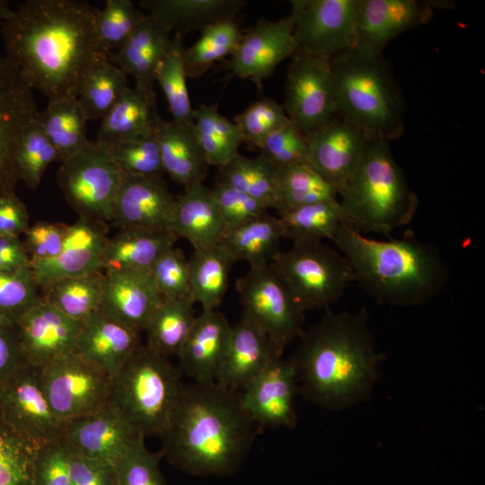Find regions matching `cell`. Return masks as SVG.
<instances>
[{"mask_svg":"<svg viewBox=\"0 0 485 485\" xmlns=\"http://www.w3.org/2000/svg\"><path fill=\"white\" fill-rule=\"evenodd\" d=\"M97 9L76 0H28L2 23L5 58L49 101L77 98L93 66L108 57L94 32Z\"/></svg>","mask_w":485,"mask_h":485,"instance_id":"1","label":"cell"},{"mask_svg":"<svg viewBox=\"0 0 485 485\" xmlns=\"http://www.w3.org/2000/svg\"><path fill=\"white\" fill-rule=\"evenodd\" d=\"M292 358L298 394L330 410L366 401L380 375L378 351L366 311L333 312L303 330Z\"/></svg>","mask_w":485,"mask_h":485,"instance_id":"2","label":"cell"},{"mask_svg":"<svg viewBox=\"0 0 485 485\" xmlns=\"http://www.w3.org/2000/svg\"><path fill=\"white\" fill-rule=\"evenodd\" d=\"M256 424L240 392L214 383L185 385L159 451L176 469L194 476L223 477L237 472L248 455Z\"/></svg>","mask_w":485,"mask_h":485,"instance_id":"3","label":"cell"},{"mask_svg":"<svg viewBox=\"0 0 485 485\" xmlns=\"http://www.w3.org/2000/svg\"><path fill=\"white\" fill-rule=\"evenodd\" d=\"M331 241L348 262L354 282L381 304H426L448 281V266L438 248L410 232L399 239L377 240L342 224Z\"/></svg>","mask_w":485,"mask_h":485,"instance_id":"4","label":"cell"},{"mask_svg":"<svg viewBox=\"0 0 485 485\" xmlns=\"http://www.w3.org/2000/svg\"><path fill=\"white\" fill-rule=\"evenodd\" d=\"M337 114L367 139L385 141L403 133L405 103L382 53L353 48L331 58Z\"/></svg>","mask_w":485,"mask_h":485,"instance_id":"5","label":"cell"},{"mask_svg":"<svg viewBox=\"0 0 485 485\" xmlns=\"http://www.w3.org/2000/svg\"><path fill=\"white\" fill-rule=\"evenodd\" d=\"M338 194L344 225L363 234L388 236L409 225L419 207L389 142L382 139L367 140L361 163Z\"/></svg>","mask_w":485,"mask_h":485,"instance_id":"6","label":"cell"},{"mask_svg":"<svg viewBox=\"0 0 485 485\" xmlns=\"http://www.w3.org/2000/svg\"><path fill=\"white\" fill-rule=\"evenodd\" d=\"M182 372L146 344L112 376L110 402L145 437L165 433L185 384Z\"/></svg>","mask_w":485,"mask_h":485,"instance_id":"7","label":"cell"},{"mask_svg":"<svg viewBox=\"0 0 485 485\" xmlns=\"http://www.w3.org/2000/svg\"><path fill=\"white\" fill-rule=\"evenodd\" d=\"M291 289L303 309L330 308L354 282L345 257L323 242L293 243L269 264Z\"/></svg>","mask_w":485,"mask_h":485,"instance_id":"8","label":"cell"},{"mask_svg":"<svg viewBox=\"0 0 485 485\" xmlns=\"http://www.w3.org/2000/svg\"><path fill=\"white\" fill-rule=\"evenodd\" d=\"M242 318L262 330L282 356L303 331L305 311L278 274L267 265L250 268L236 282Z\"/></svg>","mask_w":485,"mask_h":485,"instance_id":"9","label":"cell"},{"mask_svg":"<svg viewBox=\"0 0 485 485\" xmlns=\"http://www.w3.org/2000/svg\"><path fill=\"white\" fill-rule=\"evenodd\" d=\"M123 172L108 146L98 140L87 144L61 162L57 180L66 201L79 216L111 220L115 197Z\"/></svg>","mask_w":485,"mask_h":485,"instance_id":"10","label":"cell"},{"mask_svg":"<svg viewBox=\"0 0 485 485\" xmlns=\"http://www.w3.org/2000/svg\"><path fill=\"white\" fill-rule=\"evenodd\" d=\"M39 375L52 410L63 423L110 401L112 377L76 352L40 368Z\"/></svg>","mask_w":485,"mask_h":485,"instance_id":"11","label":"cell"},{"mask_svg":"<svg viewBox=\"0 0 485 485\" xmlns=\"http://www.w3.org/2000/svg\"><path fill=\"white\" fill-rule=\"evenodd\" d=\"M287 73V116L304 134L337 115L331 57L296 51Z\"/></svg>","mask_w":485,"mask_h":485,"instance_id":"12","label":"cell"},{"mask_svg":"<svg viewBox=\"0 0 485 485\" xmlns=\"http://www.w3.org/2000/svg\"><path fill=\"white\" fill-rule=\"evenodd\" d=\"M290 3L296 51L331 58L355 48L359 0Z\"/></svg>","mask_w":485,"mask_h":485,"instance_id":"13","label":"cell"},{"mask_svg":"<svg viewBox=\"0 0 485 485\" xmlns=\"http://www.w3.org/2000/svg\"><path fill=\"white\" fill-rule=\"evenodd\" d=\"M0 419L39 445L59 439L65 424L44 393L39 369L25 364L0 387Z\"/></svg>","mask_w":485,"mask_h":485,"instance_id":"14","label":"cell"},{"mask_svg":"<svg viewBox=\"0 0 485 485\" xmlns=\"http://www.w3.org/2000/svg\"><path fill=\"white\" fill-rule=\"evenodd\" d=\"M32 90L19 69L0 57V196L15 193L21 181L16 149L24 128L39 114Z\"/></svg>","mask_w":485,"mask_h":485,"instance_id":"15","label":"cell"},{"mask_svg":"<svg viewBox=\"0 0 485 485\" xmlns=\"http://www.w3.org/2000/svg\"><path fill=\"white\" fill-rule=\"evenodd\" d=\"M298 384L292 357L275 358L241 392V402L256 426L294 428Z\"/></svg>","mask_w":485,"mask_h":485,"instance_id":"16","label":"cell"},{"mask_svg":"<svg viewBox=\"0 0 485 485\" xmlns=\"http://www.w3.org/2000/svg\"><path fill=\"white\" fill-rule=\"evenodd\" d=\"M81 327L40 296L14 327L23 363L40 369L76 352Z\"/></svg>","mask_w":485,"mask_h":485,"instance_id":"17","label":"cell"},{"mask_svg":"<svg viewBox=\"0 0 485 485\" xmlns=\"http://www.w3.org/2000/svg\"><path fill=\"white\" fill-rule=\"evenodd\" d=\"M304 136L310 165L339 193L361 163L367 137L339 114Z\"/></svg>","mask_w":485,"mask_h":485,"instance_id":"18","label":"cell"},{"mask_svg":"<svg viewBox=\"0 0 485 485\" xmlns=\"http://www.w3.org/2000/svg\"><path fill=\"white\" fill-rule=\"evenodd\" d=\"M296 51L290 15L277 21L260 20L242 33L241 41L228 61L232 75L249 79L261 87L278 64Z\"/></svg>","mask_w":485,"mask_h":485,"instance_id":"19","label":"cell"},{"mask_svg":"<svg viewBox=\"0 0 485 485\" xmlns=\"http://www.w3.org/2000/svg\"><path fill=\"white\" fill-rule=\"evenodd\" d=\"M142 436L110 401L66 422L60 438L71 449L114 466Z\"/></svg>","mask_w":485,"mask_h":485,"instance_id":"20","label":"cell"},{"mask_svg":"<svg viewBox=\"0 0 485 485\" xmlns=\"http://www.w3.org/2000/svg\"><path fill=\"white\" fill-rule=\"evenodd\" d=\"M177 197L162 177L123 173L110 222L120 229L171 230Z\"/></svg>","mask_w":485,"mask_h":485,"instance_id":"21","label":"cell"},{"mask_svg":"<svg viewBox=\"0 0 485 485\" xmlns=\"http://www.w3.org/2000/svg\"><path fill=\"white\" fill-rule=\"evenodd\" d=\"M104 221L79 216L68 225L63 247L49 260L31 263L39 287L65 278L101 272V257L107 241Z\"/></svg>","mask_w":485,"mask_h":485,"instance_id":"22","label":"cell"},{"mask_svg":"<svg viewBox=\"0 0 485 485\" xmlns=\"http://www.w3.org/2000/svg\"><path fill=\"white\" fill-rule=\"evenodd\" d=\"M439 2L359 0L355 48L382 53L396 36L427 23Z\"/></svg>","mask_w":485,"mask_h":485,"instance_id":"23","label":"cell"},{"mask_svg":"<svg viewBox=\"0 0 485 485\" xmlns=\"http://www.w3.org/2000/svg\"><path fill=\"white\" fill-rule=\"evenodd\" d=\"M232 326L216 309L202 310L179 355L183 375L194 383H214L224 365L230 342Z\"/></svg>","mask_w":485,"mask_h":485,"instance_id":"24","label":"cell"},{"mask_svg":"<svg viewBox=\"0 0 485 485\" xmlns=\"http://www.w3.org/2000/svg\"><path fill=\"white\" fill-rule=\"evenodd\" d=\"M162 296L149 269H122L103 274L100 310L139 331H144Z\"/></svg>","mask_w":485,"mask_h":485,"instance_id":"25","label":"cell"},{"mask_svg":"<svg viewBox=\"0 0 485 485\" xmlns=\"http://www.w3.org/2000/svg\"><path fill=\"white\" fill-rule=\"evenodd\" d=\"M139 334L98 310L82 322L76 353L112 377L142 345Z\"/></svg>","mask_w":485,"mask_h":485,"instance_id":"26","label":"cell"},{"mask_svg":"<svg viewBox=\"0 0 485 485\" xmlns=\"http://www.w3.org/2000/svg\"><path fill=\"white\" fill-rule=\"evenodd\" d=\"M281 357L262 330L241 317L232 326L227 354L216 383L241 392L271 361Z\"/></svg>","mask_w":485,"mask_h":485,"instance_id":"27","label":"cell"},{"mask_svg":"<svg viewBox=\"0 0 485 485\" xmlns=\"http://www.w3.org/2000/svg\"><path fill=\"white\" fill-rule=\"evenodd\" d=\"M172 31L154 17L146 14L115 53L111 63L136 79V86L154 90L158 67L171 43Z\"/></svg>","mask_w":485,"mask_h":485,"instance_id":"28","label":"cell"},{"mask_svg":"<svg viewBox=\"0 0 485 485\" xmlns=\"http://www.w3.org/2000/svg\"><path fill=\"white\" fill-rule=\"evenodd\" d=\"M159 119L154 91L128 87L101 119L96 140L111 146L147 137L154 134Z\"/></svg>","mask_w":485,"mask_h":485,"instance_id":"29","label":"cell"},{"mask_svg":"<svg viewBox=\"0 0 485 485\" xmlns=\"http://www.w3.org/2000/svg\"><path fill=\"white\" fill-rule=\"evenodd\" d=\"M226 229L210 188L203 183L189 186L177 197L171 230L179 238L187 239L194 250L218 244Z\"/></svg>","mask_w":485,"mask_h":485,"instance_id":"30","label":"cell"},{"mask_svg":"<svg viewBox=\"0 0 485 485\" xmlns=\"http://www.w3.org/2000/svg\"><path fill=\"white\" fill-rule=\"evenodd\" d=\"M154 136L163 172L184 188L202 183L209 165L198 144L192 124L164 120L160 117Z\"/></svg>","mask_w":485,"mask_h":485,"instance_id":"31","label":"cell"},{"mask_svg":"<svg viewBox=\"0 0 485 485\" xmlns=\"http://www.w3.org/2000/svg\"><path fill=\"white\" fill-rule=\"evenodd\" d=\"M178 238L170 230L120 229L113 237L107 238L101 269L104 272L150 269L163 253L174 247Z\"/></svg>","mask_w":485,"mask_h":485,"instance_id":"32","label":"cell"},{"mask_svg":"<svg viewBox=\"0 0 485 485\" xmlns=\"http://www.w3.org/2000/svg\"><path fill=\"white\" fill-rule=\"evenodd\" d=\"M242 0H143L140 6L172 32L184 34L235 14Z\"/></svg>","mask_w":485,"mask_h":485,"instance_id":"33","label":"cell"},{"mask_svg":"<svg viewBox=\"0 0 485 485\" xmlns=\"http://www.w3.org/2000/svg\"><path fill=\"white\" fill-rule=\"evenodd\" d=\"M283 239L278 217L267 212L235 226L228 227L220 242L234 261H246L250 268L269 265L281 251Z\"/></svg>","mask_w":485,"mask_h":485,"instance_id":"34","label":"cell"},{"mask_svg":"<svg viewBox=\"0 0 485 485\" xmlns=\"http://www.w3.org/2000/svg\"><path fill=\"white\" fill-rule=\"evenodd\" d=\"M194 304L190 297H162L144 329L146 345L166 358L178 356L197 316Z\"/></svg>","mask_w":485,"mask_h":485,"instance_id":"35","label":"cell"},{"mask_svg":"<svg viewBox=\"0 0 485 485\" xmlns=\"http://www.w3.org/2000/svg\"><path fill=\"white\" fill-rule=\"evenodd\" d=\"M189 261L190 296L202 310H214L226 291L229 273L234 263L225 247L218 244L194 250Z\"/></svg>","mask_w":485,"mask_h":485,"instance_id":"36","label":"cell"},{"mask_svg":"<svg viewBox=\"0 0 485 485\" xmlns=\"http://www.w3.org/2000/svg\"><path fill=\"white\" fill-rule=\"evenodd\" d=\"M216 104L192 110V129L208 165L221 167L237 154L244 139L235 123L218 112Z\"/></svg>","mask_w":485,"mask_h":485,"instance_id":"37","label":"cell"},{"mask_svg":"<svg viewBox=\"0 0 485 485\" xmlns=\"http://www.w3.org/2000/svg\"><path fill=\"white\" fill-rule=\"evenodd\" d=\"M88 118L77 98L49 101L38 121L60 155V162L82 149L86 137Z\"/></svg>","mask_w":485,"mask_h":485,"instance_id":"38","label":"cell"},{"mask_svg":"<svg viewBox=\"0 0 485 485\" xmlns=\"http://www.w3.org/2000/svg\"><path fill=\"white\" fill-rule=\"evenodd\" d=\"M216 182L247 194L268 208L278 207L277 168L261 155L248 158L237 154L218 167Z\"/></svg>","mask_w":485,"mask_h":485,"instance_id":"39","label":"cell"},{"mask_svg":"<svg viewBox=\"0 0 485 485\" xmlns=\"http://www.w3.org/2000/svg\"><path fill=\"white\" fill-rule=\"evenodd\" d=\"M278 219L283 238L293 243L332 240L344 224L339 199L298 207L278 215Z\"/></svg>","mask_w":485,"mask_h":485,"instance_id":"40","label":"cell"},{"mask_svg":"<svg viewBox=\"0 0 485 485\" xmlns=\"http://www.w3.org/2000/svg\"><path fill=\"white\" fill-rule=\"evenodd\" d=\"M46 302L71 319L83 322L100 310L103 274L101 272L65 278L43 287Z\"/></svg>","mask_w":485,"mask_h":485,"instance_id":"41","label":"cell"},{"mask_svg":"<svg viewBox=\"0 0 485 485\" xmlns=\"http://www.w3.org/2000/svg\"><path fill=\"white\" fill-rule=\"evenodd\" d=\"M278 215L305 205L339 199L336 188L309 163L277 169Z\"/></svg>","mask_w":485,"mask_h":485,"instance_id":"42","label":"cell"},{"mask_svg":"<svg viewBox=\"0 0 485 485\" xmlns=\"http://www.w3.org/2000/svg\"><path fill=\"white\" fill-rule=\"evenodd\" d=\"M242 31L235 17L213 22L200 31L198 40L183 52L188 77L203 75L216 61L232 56L236 50Z\"/></svg>","mask_w":485,"mask_h":485,"instance_id":"43","label":"cell"},{"mask_svg":"<svg viewBox=\"0 0 485 485\" xmlns=\"http://www.w3.org/2000/svg\"><path fill=\"white\" fill-rule=\"evenodd\" d=\"M128 88L127 75L108 57L99 59L81 86L78 101L89 120L102 119Z\"/></svg>","mask_w":485,"mask_h":485,"instance_id":"44","label":"cell"},{"mask_svg":"<svg viewBox=\"0 0 485 485\" xmlns=\"http://www.w3.org/2000/svg\"><path fill=\"white\" fill-rule=\"evenodd\" d=\"M182 37V34L177 32L172 36L170 47L158 67L155 81L165 96L172 120L191 125L193 109L187 87Z\"/></svg>","mask_w":485,"mask_h":485,"instance_id":"45","label":"cell"},{"mask_svg":"<svg viewBox=\"0 0 485 485\" xmlns=\"http://www.w3.org/2000/svg\"><path fill=\"white\" fill-rule=\"evenodd\" d=\"M39 447L0 419V485H31Z\"/></svg>","mask_w":485,"mask_h":485,"instance_id":"46","label":"cell"},{"mask_svg":"<svg viewBox=\"0 0 485 485\" xmlns=\"http://www.w3.org/2000/svg\"><path fill=\"white\" fill-rule=\"evenodd\" d=\"M20 176L29 188L36 189L50 163L60 155L40 127L38 117L23 130L15 154Z\"/></svg>","mask_w":485,"mask_h":485,"instance_id":"47","label":"cell"},{"mask_svg":"<svg viewBox=\"0 0 485 485\" xmlns=\"http://www.w3.org/2000/svg\"><path fill=\"white\" fill-rule=\"evenodd\" d=\"M145 13L129 0H107L94 18V32L101 50L110 55L119 50Z\"/></svg>","mask_w":485,"mask_h":485,"instance_id":"48","label":"cell"},{"mask_svg":"<svg viewBox=\"0 0 485 485\" xmlns=\"http://www.w3.org/2000/svg\"><path fill=\"white\" fill-rule=\"evenodd\" d=\"M39 287L31 266L0 274V323L15 327L40 298Z\"/></svg>","mask_w":485,"mask_h":485,"instance_id":"49","label":"cell"},{"mask_svg":"<svg viewBox=\"0 0 485 485\" xmlns=\"http://www.w3.org/2000/svg\"><path fill=\"white\" fill-rule=\"evenodd\" d=\"M234 122L238 127L244 142L260 148L270 134L287 125L290 119L282 105L264 97L251 103L234 117Z\"/></svg>","mask_w":485,"mask_h":485,"instance_id":"50","label":"cell"},{"mask_svg":"<svg viewBox=\"0 0 485 485\" xmlns=\"http://www.w3.org/2000/svg\"><path fill=\"white\" fill-rule=\"evenodd\" d=\"M160 452L153 453L140 436L114 465L116 485H167L160 468Z\"/></svg>","mask_w":485,"mask_h":485,"instance_id":"51","label":"cell"},{"mask_svg":"<svg viewBox=\"0 0 485 485\" xmlns=\"http://www.w3.org/2000/svg\"><path fill=\"white\" fill-rule=\"evenodd\" d=\"M119 170L128 175L162 177L164 172L154 134L109 146Z\"/></svg>","mask_w":485,"mask_h":485,"instance_id":"52","label":"cell"},{"mask_svg":"<svg viewBox=\"0 0 485 485\" xmlns=\"http://www.w3.org/2000/svg\"><path fill=\"white\" fill-rule=\"evenodd\" d=\"M259 149L260 150V155L277 169L294 164L309 163L305 136L291 121L270 134Z\"/></svg>","mask_w":485,"mask_h":485,"instance_id":"53","label":"cell"},{"mask_svg":"<svg viewBox=\"0 0 485 485\" xmlns=\"http://www.w3.org/2000/svg\"><path fill=\"white\" fill-rule=\"evenodd\" d=\"M149 270L162 297L190 298L189 261L180 248L166 251Z\"/></svg>","mask_w":485,"mask_h":485,"instance_id":"54","label":"cell"},{"mask_svg":"<svg viewBox=\"0 0 485 485\" xmlns=\"http://www.w3.org/2000/svg\"><path fill=\"white\" fill-rule=\"evenodd\" d=\"M31 485H71L68 447L61 438L40 445Z\"/></svg>","mask_w":485,"mask_h":485,"instance_id":"55","label":"cell"},{"mask_svg":"<svg viewBox=\"0 0 485 485\" xmlns=\"http://www.w3.org/2000/svg\"><path fill=\"white\" fill-rule=\"evenodd\" d=\"M210 191L227 228L267 212L268 207L264 204L229 186L216 182Z\"/></svg>","mask_w":485,"mask_h":485,"instance_id":"56","label":"cell"},{"mask_svg":"<svg viewBox=\"0 0 485 485\" xmlns=\"http://www.w3.org/2000/svg\"><path fill=\"white\" fill-rule=\"evenodd\" d=\"M68 225L38 221L24 233L23 244L31 263L49 260L58 255Z\"/></svg>","mask_w":485,"mask_h":485,"instance_id":"57","label":"cell"},{"mask_svg":"<svg viewBox=\"0 0 485 485\" xmlns=\"http://www.w3.org/2000/svg\"><path fill=\"white\" fill-rule=\"evenodd\" d=\"M68 452L71 485H116L112 464L80 454L70 447Z\"/></svg>","mask_w":485,"mask_h":485,"instance_id":"58","label":"cell"},{"mask_svg":"<svg viewBox=\"0 0 485 485\" xmlns=\"http://www.w3.org/2000/svg\"><path fill=\"white\" fill-rule=\"evenodd\" d=\"M29 226L27 207L15 193L0 196V235L20 237Z\"/></svg>","mask_w":485,"mask_h":485,"instance_id":"59","label":"cell"},{"mask_svg":"<svg viewBox=\"0 0 485 485\" xmlns=\"http://www.w3.org/2000/svg\"><path fill=\"white\" fill-rule=\"evenodd\" d=\"M23 364L14 327L0 323V387Z\"/></svg>","mask_w":485,"mask_h":485,"instance_id":"60","label":"cell"},{"mask_svg":"<svg viewBox=\"0 0 485 485\" xmlns=\"http://www.w3.org/2000/svg\"><path fill=\"white\" fill-rule=\"evenodd\" d=\"M31 266V259L20 237L0 235V274Z\"/></svg>","mask_w":485,"mask_h":485,"instance_id":"61","label":"cell"},{"mask_svg":"<svg viewBox=\"0 0 485 485\" xmlns=\"http://www.w3.org/2000/svg\"><path fill=\"white\" fill-rule=\"evenodd\" d=\"M12 10L8 7V2L5 0H0V23H3L9 16Z\"/></svg>","mask_w":485,"mask_h":485,"instance_id":"62","label":"cell"}]
</instances>
